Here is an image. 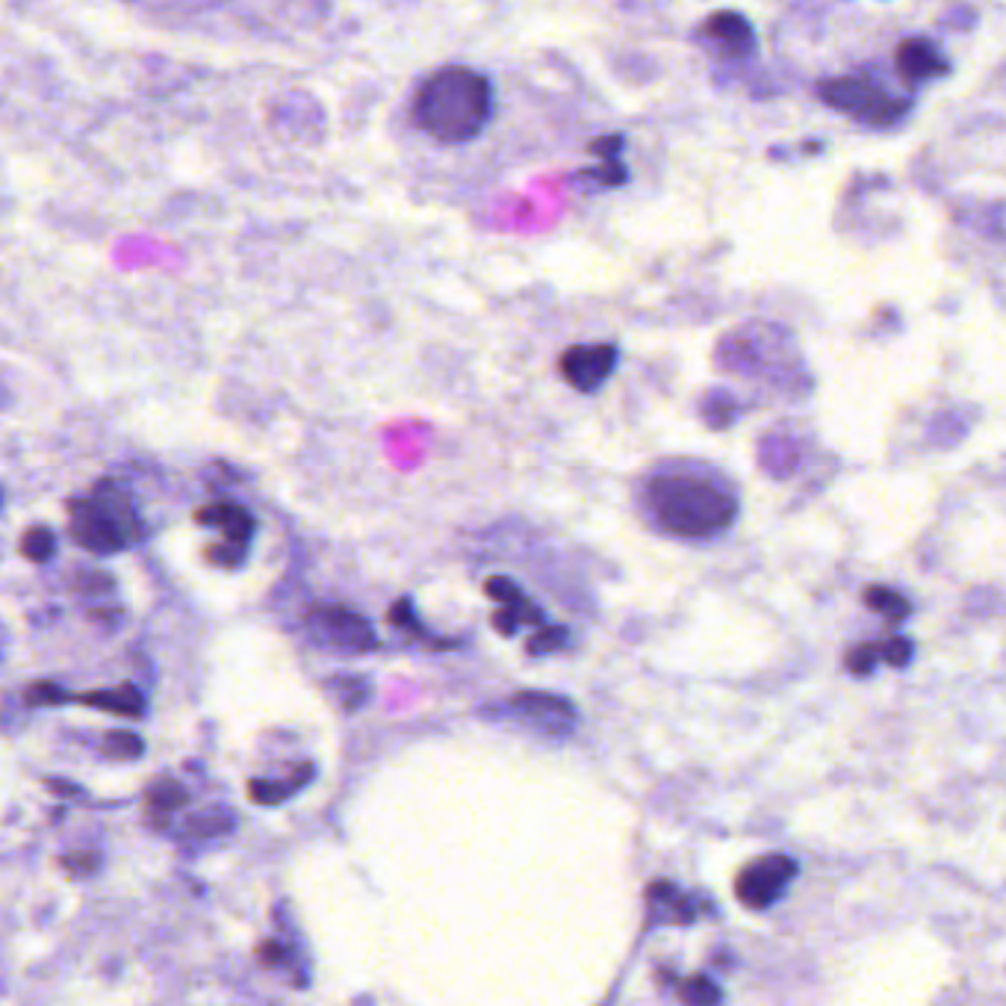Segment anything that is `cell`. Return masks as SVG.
Wrapping results in <instances>:
<instances>
[{"label": "cell", "mask_w": 1006, "mask_h": 1006, "mask_svg": "<svg viewBox=\"0 0 1006 1006\" xmlns=\"http://www.w3.org/2000/svg\"><path fill=\"white\" fill-rule=\"evenodd\" d=\"M207 555H210V561H213V564H219V568H236V564H239V561H243V555H245V543H234V540H225V543H219V547L210 549Z\"/></svg>", "instance_id": "83f0119b"}, {"label": "cell", "mask_w": 1006, "mask_h": 1006, "mask_svg": "<svg viewBox=\"0 0 1006 1006\" xmlns=\"http://www.w3.org/2000/svg\"><path fill=\"white\" fill-rule=\"evenodd\" d=\"M186 800H189V794L180 782L175 780H156L148 785L145 792V803L151 811H160V815H168V811L184 809Z\"/></svg>", "instance_id": "e0dca14e"}, {"label": "cell", "mask_w": 1006, "mask_h": 1006, "mask_svg": "<svg viewBox=\"0 0 1006 1006\" xmlns=\"http://www.w3.org/2000/svg\"><path fill=\"white\" fill-rule=\"evenodd\" d=\"M98 862H101V856L92 851L71 853V856L62 859V868L69 870L71 877H89V874H95V870H98Z\"/></svg>", "instance_id": "4316f807"}, {"label": "cell", "mask_w": 1006, "mask_h": 1006, "mask_svg": "<svg viewBox=\"0 0 1006 1006\" xmlns=\"http://www.w3.org/2000/svg\"><path fill=\"white\" fill-rule=\"evenodd\" d=\"M617 358L620 352L615 342H582V346H570L568 352L561 354L558 370L573 390L596 393L611 378Z\"/></svg>", "instance_id": "52a82bcc"}, {"label": "cell", "mask_w": 1006, "mask_h": 1006, "mask_svg": "<svg viewBox=\"0 0 1006 1006\" xmlns=\"http://www.w3.org/2000/svg\"><path fill=\"white\" fill-rule=\"evenodd\" d=\"M568 637H570V632H568V629H564V625H547V629L540 625L538 632H535V635L528 637L526 650H528V653H531V655L555 653V650H561V646L568 644Z\"/></svg>", "instance_id": "44dd1931"}, {"label": "cell", "mask_w": 1006, "mask_h": 1006, "mask_svg": "<svg viewBox=\"0 0 1006 1006\" xmlns=\"http://www.w3.org/2000/svg\"><path fill=\"white\" fill-rule=\"evenodd\" d=\"M69 528L78 547L92 555H116L142 538L133 496L118 481H98L95 490L69 505Z\"/></svg>", "instance_id": "3957f363"}, {"label": "cell", "mask_w": 1006, "mask_h": 1006, "mask_svg": "<svg viewBox=\"0 0 1006 1006\" xmlns=\"http://www.w3.org/2000/svg\"><path fill=\"white\" fill-rule=\"evenodd\" d=\"M511 709L517 714H523L526 721L538 723L540 729L547 735H568L576 723V705L564 700V697L543 694V691H519L508 700Z\"/></svg>", "instance_id": "ba28073f"}, {"label": "cell", "mask_w": 1006, "mask_h": 1006, "mask_svg": "<svg viewBox=\"0 0 1006 1006\" xmlns=\"http://www.w3.org/2000/svg\"><path fill=\"white\" fill-rule=\"evenodd\" d=\"M80 703L101 709V712L118 714V717H142L145 714V697L139 691L137 685H118V688H107V691H92V694L80 697Z\"/></svg>", "instance_id": "7c38bea8"}, {"label": "cell", "mask_w": 1006, "mask_h": 1006, "mask_svg": "<svg viewBox=\"0 0 1006 1006\" xmlns=\"http://www.w3.org/2000/svg\"><path fill=\"white\" fill-rule=\"evenodd\" d=\"M865 606H868L870 611H877L879 617H886V623L891 625L906 620L909 611H912L906 596H900L898 590H891V587H868V590H865Z\"/></svg>", "instance_id": "2e32d148"}, {"label": "cell", "mask_w": 1006, "mask_h": 1006, "mask_svg": "<svg viewBox=\"0 0 1006 1006\" xmlns=\"http://www.w3.org/2000/svg\"><path fill=\"white\" fill-rule=\"evenodd\" d=\"M328 688H331L337 703H340L346 712H358V709L370 700V682H366L363 676L337 674L331 682H328Z\"/></svg>", "instance_id": "ac0fdd59"}, {"label": "cell", "mask_w": 1006, "mask_h": 1006, "mask_svg": "<svg viewBox=\"0 0 1006 1006\" xmlns=\"http://www.w3.org/2000/svg\"><path fill=\"white\" fill-rule=\"evenodd\" d=\"M236 815L225 806H210L204 811H196L189 821H186V832L192 839H222L227 832H234Z\"/></svg>", "instance_id": "9a60e30c"}, {"label": "cell", "mask_w": 1006, "mask_h": 1006, "mask_svg": "<svg viewBox=\"0 0 1006 1006\" xmlns=\"http://www.w3.org/2000/svg\"><path fill=\"white\" fill-rule=\"evenodd\" d=\"M311 635L325 646L346 653H372L378 646V635L363 615L346 606H313L307 611Z\"/></svg>", "instance_id": "5b68a950"}, {"label": "cell", "mask_w": 1006, "mask_h": 1006, "mask_svg": "<svg viewBox=\"0 0 1006 1006\" xmlns=\"http://www.w3.org/2000/svg\"><path fill=\"white\" fill-rule=\"evenodd\" d=\"M818 92H821L823 104H830L832 109H839L844 116L870 121V125H891L906 113L903 101H894L886 89L877 86L868 78L823 80Z\"/></svg>", "instance_id": "277c9868"}, {"label": "cell", "mask_w": 1006, "mask_h": 1006, "mask_svg": "<svg viewBox=\"0 0 1006 1006\" xmlns=\"http://www.w3.org/2000/svg\"><path fill=\"white\" fill-rule=\"evenodd\" d=\"M879 646V662H886L891 667H906L912 662V641L909 637H889V641H877Z\"/></svg>", "instance_id": "484cf974"}, {"label": "cell", "mask_w": 1006, "mask_h": 1006, "mask_svg": "<svg viewBox=\"0 0 1006 1006\" xmlns=\"http://www.w3.org/2000/svg\"><path fill=\"white\" fill-rule=\"evenodd\" d=\"M196 519L201 526H213L219 528L225 540H234V543H248L252 535H255V517L243 508V505H234V502H213V505H204V508L196 511Z\"/></svg>", "instance_id": "30bf717a"}, {"label": "cell", "mask_w": 1006, "mask_h": 1006, "mask_svg": "<svg viewBox=\"0 0 1006 1006\" xmlns=\"http://www.w3.org/2000/svg\"><path fill=\"white\" fill-rule=\"evenodd\" d=\"M484 594H488L490 599H496L499 606H517V603L526 599V594L519 590L517 582L508 576H490L488 582H484Z\"/></svg>", "instance_id": "603a6c76"}, {"label": "cell", "mask_w": 1006, "mask_h": 1006, "mask_svg": "<svg viewBox=\"0 0 1006 1006\" xmlns=\"http://www.w3.org/2000/svg\"><path fill=\"white\" fill-rule=\"evenodd\" d=\"M390 623L393 625H399V629H405V632H413V635H422V625L417 623V617H413V606H411V599H399V603H396V606L390 608ZM425 637V635H422Z\"/></svg>", "instance_id": "f1b7e54d"}, {"label": "cell", "mask_w": 1006, "mask_h": 1006, "mask_svg": "<svg viewBox=\"0 0 1006 1006\" xmlns=\"http://www.w3.org/2000/svg\"><path fill=\"white\" fill-rule=\"evenodd\" d=\"M898 69L900 74H906V78L912 80L945 78L950 71V62L938 54V48L933 42L909 39L903 42L898 50Z\"/></svg>", "instance_id": "8fae6325"}, {"label": "cell", "mask_w": 1006, "mask_h": 1006, "mask_svg": "<svg viewBox=\"0 0 1006 1006\" xmlns=\"http://www.w3.org/2000/svg\"><path fill=\"white\" fill-rule=\"evenodd\" d=\"M21 552H24L30 561H36V564L50 561L54 552H57V538H54V531H50V528L33 526L27 535H24V540H21Z\"/></svg>", "instance_id": "ffe728a7"}, {"label": "cell", "mask_w": 1006, "mask_h": 1006, "mask_svg": "<svg viewBox=\"0 0 1006 1006\" xmlns=\"http://www.w3.org/2000/svg\"><path fill=\"white\" fill-rule=\"evenodd\" d=\"M646 900L653 903V912H665L662 921H667V924H691L700 915L694 900L685 898L682 891L670 882H653L646 891Z\"/></svg>", "instance_id": "4fadbf2b"}, {"label": "cell", "mask_w": 1006, "mask_h": 1006, "mask_svg": "<svg viewBox=\"0 0 1006 1006\" xmlns=\"http://www.w3.org/2000/svg\"><path fill=\"white\" fill-rule=\"evenodd\" d=\"M679 997L688 1001V1004H717L721 1001V989L714 986L709 978H691L682 983Z\"/></svg>", "instance_id": "cb8c5ba5"}, {"label": "cell", "mask_w": 1006, "mask_h": 1006, "mask_svg": "<svg viewBox=\"0 0 1006 1006\" xmlns=\"http://www.w3.org/2000/svg\"><path fill=\"white\" fill-rule=\"evenodd\" d=\"M260 959H264V966L278 968L286 962V950L278 941H266L264 948H260Z\"/></svg>", "instance_id": "f546056e"}, {"label": "cell", "mask_w": 1006, "mask_h": 1006, "mask_svg": "<svg viewBox=\"0 0 1006 1006\" xmlns=\"http://www.w3.org/2000/svg\"><path fill=\"white\" fill-rule=\"evenodd\" d=\"M797 877V862L782 853H771L750 862L735 879V894L747 909H771L785 898V891Z\"/></svg>", "instance_id": "8992f818"}, {"label": "cell", "mask_w": 1006, "mask_h": 1006, "mask_svg": "<svg viewBox=\"0 0 1006 1006\" xmlns=\"http://www.w3.org/2000/svg\"><path fill=\"white\" fill-rule=\"evenodd\" d=\"M71 587L83 596H101V594H109V590L116 587V582H113V576H107V573L80 570V573H74V578H71Z\"/></svg>", "instance_id": "d4e9b609"}, {"label": "cell", "mask_w": 1006, "mask_h": 1006, "mask_svg": "<svg viewBox=\"0 0 1006 1006\" xmlns=\"http://www.w3.org/2000/svg\"><path fill=\"white\" fill-rule=\"evenodd\" d=\"M313 780V764H299L290 780H252L248 782V794L252 800L260 806H278L286 797H293L302 785Z\"/></svg>", "instance_id": "5bb4252c"}, {"label": "cell", "mask_w": 1006, "mask_h": 1006, "mask_svg": "<svg viewBox=\"0 0 1006 1006\" xmlns=\"http://www.w3.org/2000/svg\"><path fill=\"white\" fill-rule=\"evenodd\" d=\"M700 33L712 42L714 48H721L723 54H729V57H744V54H750V50L756 48L752 27L747 24L744 15H738V12H714V15H709V19L703 21Z\"/></svg>", "instance_id": "9c48e42d"}, {"label": "cell", "mask_w": 1006, "mask_h": 1006, "mask_svg": "<svg viewBox=\"0 0 1006 1006\" xmlns=\"http://www.w3.org/2000/svg\"><path fill=\"white\" fill-rule=\"evenodd\" d=\"M644 511L665 535L709 540L735 526L741 502L712 469L676 464L650 476L644 484Z\"/></svg>", "instance_id": "6da1fadb"}, {"label": "cell", "mask_w": 1006, "mask_h": 1006, "mask_svg": "<svg viewBox=\"0 0 1006 1006\" xmlns=\"http://www.w3.org/2000/svg\"><path fill=\"white\" fill-rule=\"evenodd\" d=\"M24 703L27 705H62L71 703V694L66 688H59L57 682H33L24 691Z\"/></svg>", "instance_id": "7402d4cb"}, {"label": "cell", "mask_w": 1006, "mask_h": 1006, "mask_svg": "<svg viewBox=\"0 0 1006 1006\" xmlns=\"http://www.w3.org/2000/svg\"><path fill=\"white\" fill-rule=\"evenodd\" d=\"M496 109L488 74L469 66H443L422 80L413 95V125L440 145H469L479 139Z\"/></svg>", "instance_id": "7a4b0ae2"}, {"label": "cell", "mask_w": 1006, "mask_h": 1006, "mask_svg": "<svg viewBox=\"0 0 1006 1006\" xmlns=\"http://www.w3.org/2000/svg\"><path fill=\"white\" fill-rule=\"evenodd\" d=\"M142 750H145L142 738L128 733V729H109V733L101 738V752H104L107 759H113V762H133V759L142 756Z\"/></svg>", "instance_id": "d6986e66"}]
</instances>
